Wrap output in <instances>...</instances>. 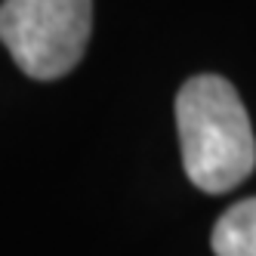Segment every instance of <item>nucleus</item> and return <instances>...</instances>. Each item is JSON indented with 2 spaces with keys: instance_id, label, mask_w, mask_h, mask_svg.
I'll return each mask as SVG.
<instances>
[{
  "instance_id": "2",
  "label": "nucleus",
  "mask_w": 256,
  "mask_h": 256,
  "mask_svg": "<svg viewBox=\"0 0 256 256\" xmlns=\"http://www.w3.org/2000/svg\"><path fill=\"white\" fill-rule=\"evenodd\" d=\"M93 31V0H4L0 44L34 80H56L74 68Z\"/></svg>"
},
{
  "instance_id": "3",
  "label": "nucleus",
  "mask_w": 256,
  "mask_h": 256,
  "mask_svg": "<svg viewBox=\"0 0 256 256\" xmlns=\"http://www.w3.org/2000/svg\"><path fill=\"white\" fill-rule=\"evenodd\" d=\"M216 256H256V198L228 207L213 226Z\"/></svg>"
},
{
  "instance_id": "1",
  "label": "nucleus",
  "mask_w": 256,
  "mask_h": 256,
  "mask_svg": "<svg viewBox=\"0 0 256 256\" xmlns=\"http://www.w3.org/2000/svg\"><path fill=\"white\" fill-rule=\"evenodd\" d=\"M182 167L192 186L222 194L253 173L256 139L238 90L219 74L186 80L176 96Z\"/></svg>"
}]
</instances>
